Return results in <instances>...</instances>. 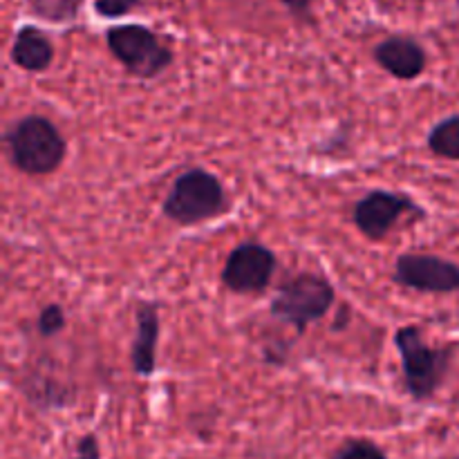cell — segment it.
I'll return each mask as SVG.
<instances>
[{"mask_svg": "<svg viewBox=\"0 0 459 459\" xmlns=\"http://www.w3.org/2000/svg\"><path fill=\"white\" fill-rule=\"evenodd\" d=\"M9 161L13 169L31 178H45L61 169L67 143L61 130L43 115H25L4 133Z\"/></svg>", "mask_w": 459, "mask_h": 459, "instance_id": "cell-1", "label": "cell"}, {"mask_svg": "<svg viewBox=\"0 0 459 459\" xmlns=\"http://www.w3.org/2000/svg\"><path fill=\"white\" fill-rule=\"evenodd\" d=\"M229 206L227 188L218 175L197 166L175 178L161 202V213L179 227H197L224 215Z\"/></svg>", "mask_w": 459, "mask_h": 459, "instance_id": "cell-2", "label": "cell"}, {"mask_svg": "<svg viewBox=\"0 0 459 459\" xmlns=\"http://www.w3.org/2000/svg\"><path fill=\"white\" fill-rule=\"evenodd\" d=\"M394 348L402 357L406 393L415 402H430L446 381L453 363L451 345H429L417 325H403L394 332Z\"/></svg>", "mask_w": 459, "mask_h": 459, "instance_id": "cell-3", "label": "cell"}, {"mask_svg": "<svg viewBox=\"0 0 459 459\" xmlns=\"http://www.w3.org/2000/svg\"><path fill=\"white\" fill-rule=\"evenodd\" d=\"M336 300L332 282L321 273L303 272L287 278L272 300V314L278 321L287 323L303 336L309 325L318 323L330 314Z\"/></svg>", "mask_w": 459, "mask_h": 459, "instance_id": "cell-4", "label": "cell"}, {"mask_svg": "<svg viewBox=\"0 0 459 459\" xmlns=\"http://www.w3.org/2000/svg\"><path fill=\"white\" fill-rule=\"evenodd\" d=\"M106 43L124 70L137 79H155L173 63V52L169 45L161 43L151 27L139 22L110 27L106 31Z\"/></svg>", "mask_w": 459, "mask_h": 459, "instance_id": "cell-5", "label": "cell"}, {"mask_svg": "<svg viewBox=\"0 0 459 459\" xmlns=\"http://www.w3.org/2000/svg\"><path fill=\"white\" fill-rule=\"evenodd\" d=\"M406 215H412L417 220H426V209L417 204L412 197L403 195L397 191H385V188H375L368 195L354 204L352 222L359 229V233L368 240H385L390 236L397 222Z\"/></svg>", "mask_w": 459, "mask_h": 459, "instance_id": "cell-6", "label": "cell"}, {"mask_svg": "<svg viewBox=\"0 0 459 459\" xmlns=\"http://www.w3.org/2000/svg\"><path fill=\"white\" fill-rule=\"evenodd\" d=\"M278 258L263 242L245 240L227 255L222 282L233 294H260L272 285Z\"/></svg>", "mask_w": 459, "mask_h": 459, "instance_id": "cell-7", "label": "cell"}, {"mask_svg": "<svg viewBox=\"0 0 459 459\" xmlns=\"http://www.w3.org/2000/svg\"><path fill=\"white\" fill-rule=\"evenodd\" d=\"M393 282L420 294H455L459 264L435 254H402L394 260Z\"/></svg>", "mask_w": 459, "mask_h": 459, "instance_id": "cell-8", "label": "cell"}, {"mask_svg": "<svg viewBox=\"0 0 459 459\" xmlns=\"http://www.w3.org/2000/svg\"><path fill=\"white\" fill-rule=\"evenodd\" d=\"M375 61L381 70L399 81H415L429 67V54L424 45L412 36H388L375 48Z\"/></svg>", "mask_w": 459, "mask_h": 459, "instance_id": "cell-9", "label": "cell"}, {"mask_svg": "<svg viewBox=\"0 0 459 459\" xmlns=\"http://www.w3.org/2000/svg\"><path fill=\"white\" fill-rule=\"evenodd\" d=\"M160 325V305L155 300H139L134 312V339L130 345V363L137 377H152L157 370Z\"/></svg>", "mask_w": 459, "mask_h": 459, "instance_id": "cell-10", "label": "cell"}, {"mask_svg": "<svg viewBox=\"0 0 459 459\" xmlns=\"http://www.w3.org/2000/svg\"><path fill=\"white\" fill-rule=\"evenodd\" d=\"M9 56L16 67L30 74H40L54 61V45L49 36L36 25H22L13 36Z\"/></svg>", "mask_w": 459, "mask_h": 459, "instance_id": "cell-11", "label": "cell"}, {"mask_svg": "<svg viewBox=\"0 0 459 459\" xmlns=\"http://www.w3.org/2000/svg\"><path fill=\"white\" fill-rule=\"evenodd\" d=\"M426 143L435 157L459 161V112L437 121L426 134Z\"/></svg>", "mask_w": 459, "mask_h": 459, "instance_id": "cell-12", "label": "cell"}, {"mask_svg": "<svg viewBox=\"0 0 459 459\" xmlns=\"http://www.w3.org/2000/svg\"><path fill=\"white\" fill-rule=\"evenodd\" d=\"M83 0H30L31 12L48 22H67L76 18Z\"/></svg>", "mask_w": 459, "mask_h": 459, "instance_id": "cell-13", "label": "cell"}, {"mask_svg": "<svg viewBox=\"0 0 459 459\" xmlns=\"http://www.w3.org/2000/svg\"><path fill=\"white\" fill-rule=\"evenodd\" d=\"M67 325L65 309L58 303H49L40 309L39 318H36V330H39L40 336L45 339H52V336H58Z\"/></svg>", "mask_w": 459, "mask_h": 459, "instance_id": "cell-14", "label": "cell"}, {"mask_svg": "<svg viewBox=\"0 0 459 459\" xmlns=\"http://www.w3.org/2000/svg\"><path fill=\"white\" fill-rule=\"evenodd\" d=\"M332 459H388V455L379 444L370 442V439H350Z\"/></svg>", "mask_w": 459, "mask_h": 459, "instance_id": "cell-15", "label": "cell"}, {"mask_svg": "<svg viewBox=\"0 0 459 459\" xmlns=\"http://www.w3.org/2000/svg\"><path fill=\"white\" fill-rule=\"evenodd\" d=\"M143 0H94V12L101 18H121L126 13L133 12L134 7H139Z\"/></svg>", "mask_w": 459, "mask_h": 459, "instance_id": "cell-16", "label": "cell"}, {"mask_svg": "<svg viewBox=\"0 0 459 459\" xmlns=\"http://www.w3.org/2000/svg\"><path fill=\"white\" fill-rule=\"evenodd\" d=\"M70 459H101V448H99L97 435L88 433L79 439L74 448V455Z\"/></svg>", "mask_w": 459, "mask_h": 459, "instance_id": "cell-17", "label": "cell"}, {"mask_svg": "<svg viewBox=\"0 0 459 459\" xmlns=\"http://www.w3.org/2000/svg\"><path fill=\"white\" fill-rule=\"evenodd\" d=\"M287 12L291 13L294 18L303 22H312V7L314 0H278Z\"/></svg>", "mask_w": 459, "mask_h": 459, "instance_id": "cell-18", "label": "cell"}]
</instances>
